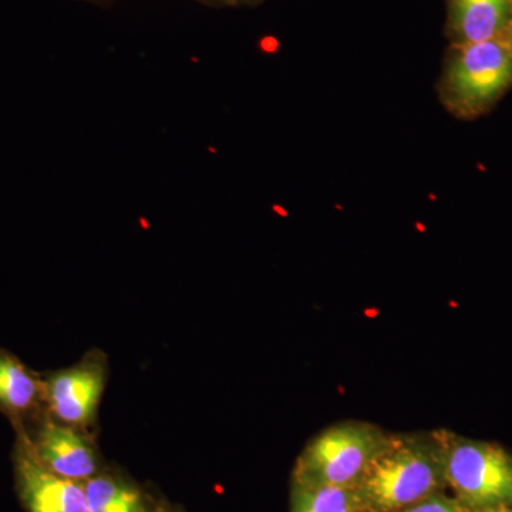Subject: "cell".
I'll use <instances>...</instances> for the list:
<instances>
[{
  "label": "cell",
  "mask_w": 512,
  "mask_h": 512,
  "mask_svg": "<svg viewBox=\"0 0 512 512\" xmlns=\"http://www.w3.org/2000/svg\"><path fill=\"white\" fill-rule=\"evenodd\" d=\"M39 399H43V383L18 357L0 349V409L10 416H23Z\"/></svg>",
  "instance_id": "30bf717a"
},
{
  "label": "cell",
  "mask_w": 512,
  "mask_h": 512,
  "mask_svg": "<svg viewBox=\"0 0 512 512\" xmlns=\"http://www.w3.org/2000/svg\"><path fill=\"white\" fill-rule=\"evenodd\" d=\"M512 84L510 49L497 40L461 46L444 74V101L464 116L478 114L500 99Z\"/></svg>",
  "instance_id": "277c9868"
},
{
  "label": "cell",
  "mask_w": 512,
  "mask_h": 512,
  "mask_svg": "<svg viewBox=\"0 0 512 512\" xmlns=\"http://www.w3.org/2000/svg\"><path fill=\"white\" fill-rule=\"evenodd\" d=\"M399 512H461V510L453 501L447 500L439 494H434L426 500L410 505V507Z\"/></svg>",
  "instance_id": "7c38bea8"
},
{
  "label": "cell",
  "mask_w": 512,
  "mask_h": 512,
  "mask_svg": "<svg viewBox=\"0 0 512 512\" xmlns=\"http://www.w3.org/2000/svg\"><path fill=\"white\" fill-rule=\"evenodd\" d=\"M84 2L94 3V5L99 6H110L111 3L114 2V0H84Z\"/></svg>",
  "instance_id": "2e32d148"
},
{
  "label": "cell",
  "mask_w": 512,
  "mask_h": 512,
  "mask_svg": "<svg viewBox=\"0 0 512 512\" xmlns=\"http://www.w3.org/2000/svg\"><path fill=\"white\" fill-rule=\"evenodd\" d=\"M147 512H184L180 508L173 507V505L167 503H161V501L154 500L151 507L148 508Z\"/></svg>",
  "instance_id": "5bb4252c"
},
{
  "label": "cell",
  "mask_w": 512,
  "mask_h": 512,
  "mask_svg": "<svg viewBox=\"0 0 512 512\" xmlns=\"http://www.w3.org/2000/svg\"><path fill=\"white\" fill-rule=\"evenodd\" d=\"M473 512H512V507L481 508V510H474Z\"/></svg>",
  "instance_id": "9a60e30c"
},
{
  "label": "cell",
  "mask_w": 512,
  "mask_h": 512,
  "mask_svg": "<svg viewBox=\"0 0 512 512\" xmlns=\"http://www.w3.org/2000/svg\"><path fill=\"white\" fill-rule=\"evenodd\" d=\"M16 491L26 512H90L82 483L47 470L30 450L25 434L13 454Z\"/></svg>",
  "instance_id": "8992f818"
},
{
  "label": "cell",
  "mask_w": 512,
  "mask_h": 512,
  "mask_svg": "<svg viewBox=\"0 0 512 512\" xmlns=\"http://www.w3.org/2000/svg\"><path fill=\"white\" fill-rule=\"evenodd\" d=\"M198 2L214 8H239V6L255 5L259 0H198Z\"/></svg>",
  "instance_id": "4fadbf2b"
},
{
  "label": "cell",
  "mask_w": 512,
  "mask_h": 512,
  "mask_svg": "<svg viewBox=\"0 0 512 512\" xmlns=\"http://www.w3.org/2000/svg\"><path fill=\"white\" fill-rule=\"evenodd\" d=\"M510 53H511V56H512V42H511V46H510Z\"/></svg>",
  "instance_id": "ac0fdd59"
},
{
  "label": "cell",
  "mask_w": 512,
  "mask_h": 512,
  "mask_svg": "<svg viewBox=\"0 0 512 512\" xmlns=\"http://www.w3.org/2000/svg\"><path fill=\"white\" fill-rule=\"evenodd\" d=\"M510 10L512 12V0H510Z\"/></svg>",
  "instance_id": "e0dca14e"
},
{
  "label": "cell",
  "mask_w": 512,
  "mask_h": 512,
  "mask_svg": "<svg viewBox=\"0 0 512 512\" xmlns=\"http://www.w3.org/2000/svg\"><path fill=\"white\" fill-rule=\"evenodd\" d=\"M356 487L303 484L293 481L292 512H359Z\"/></svg>",
  "instance_id": "8fae6325"
},
{
  "label": "cell",
  "mask_w": 512,
  "mask_h": 512,
  "mask_svg": "<svg viewBox=\"0 0 512 512\" xmlns=\"http://www.w3.org/2000/svg\"><path fill=\"white\" fill-rule=\"evenodd\" d=\"M443 460L444 480L458 500L473 510L512 507V456L488 441L434 434Z\"/></svg>",
  "instance_id": "3957f363"
},
{
  "label": "cell",
  "mask_w": 512,
  "mask_h": 512,
  "mask_svg": "<svg viewBox=\"0 0 512 512\" xmlns=\"http://www.w3.org/2000/svg\"><path fill=\"white\" fill-rule=\"evenodd\" d=\"M82 484L90 512H147L154 503L136 481L109 468Z\"/></svg>",
  "instance_id": "ba28073f"
},
{
  "label": "cell",
  "mask_w": 512,
  "mask_h": 512,
  "mask_svg": "<svg viewBox=\"0 0 512 512\" xmlns=\"http://www.w3.org/2000/svg\"><path fill=\"white\" fill-rule=\"evenodd\" d=\"M390 436L379 427L348 421L320 431L296 461L293 481L303 484L356 487Z\"/></svg>",
  "instance_id": "7a4b0ae2"
},
{
  "label": "cell",
  "mask_w": 512,
  "mask_h": 512,
  "mask_svg": "<svg viewBox=\"0 0 512 512\" xmlns=\"http://www.w3.org/2000/svg\"><path fill=\"white\" fill-rule=\"evenodd\" d=\"M106 386V366L87 357L69 369L57 372L43 383V399L53 419L69 426H89L96 416Z\"/></svg>",
  "instance_id": "5b68a950"
},
{
  "label": "cell",
  "mask_w": 512,
  "mask_h": 512,
  "mask_svg": "<svg viewBox=\"0 0 512 512\" xmlns=\"http://www.w3.org/2000/svg\"><path fill=\"white\" fill-rule=\"evenodd\" d=\"M444 480L436 437H390L356 485L360 507L370 512H399L437 494Z\"/></svg>",
  "instance_id": "6da1fadb"
},
{
  "label": "cell",
  "mask_w": 512,
  "mask_h": 512,
  "mask_svg": "<svg viewBox=\"0 0 512 512\" xmlns=\"http://www.w3.org/2000/svg\"><path fill=\"white\" fill-rule=\"evenodd\" d=\"M25 437L37 461L67 480L83 483L104 468L93 441L77 427L49 419L40 424L35 436Z\"/></svg>",
  "instance_id": "52a82bcc"
},
{
  "label": "cell",
  "mask_w": 512,
  "mask_h": 512,
  "mask_svg": "<svg viewBox=\"0 0 512 512\" xmlns=\"http://www.w3.org/2000/svg\"><path fill=\"white\" fill-rule=\"evenodd\" d=\"M510 12V0H451L454 30L463 45L495 40Z\"/></svg>",
  "instance_id": "9c48e42d"
}]
</instances>
